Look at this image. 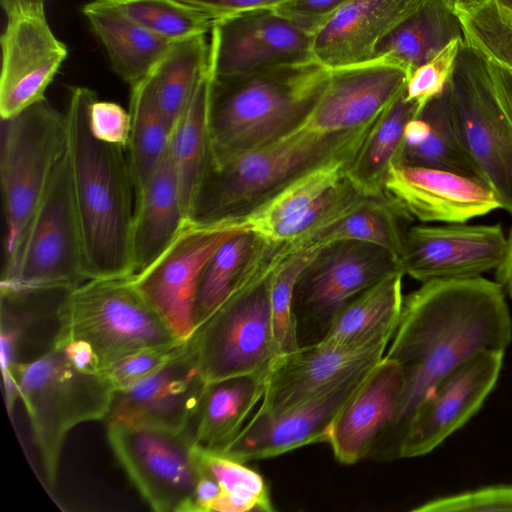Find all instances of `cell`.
<instances>
[{
	"instance_id": "obj_1",
	"label": "cell",
	"mask_w": 512,
	"mask_h": 512,
	"mask_svg": "<svg viewBox=\"0 0 512 512\" xmlns=\"http://www.w3.org/2000/svg\"><path fill=\"white\" fill-rule=\"evenodd\" d=\"M503 286L482 276L431 280L404 297L385 357L404 370L406 385L396 418L381 441L396 445L432 386L448 371L484 351H503L512 319Z\"/></svg>"
},
{
	"instance_id": "obj_2",
	"label": "cell",
	"mask_w": 512,
	"mask_h": 512,
	"mask_svg": "<svg viewBox=\"0 0 512 512\" xmlns=\"http://www.w3.org/2000/svg\"><path fill=\"white\" fill-rule=\"evenodd\" d=\"M86 87L71 89L65 112L67 155L87 279L133 276L131 234L135 189L127 149L97 139Z\"/></svg>"
},
{
	"instance_id": "obj_3",
	"label": "cell",
	"mask_w": 512,
	"mask_h": 512,
	"mask_svg": "<svg viewBox=\"0 0 512 512\" xmlns=\"http://www.w3.org/2000/svg\"><path fill=\"white\" fill-rule=\"evenodd\" d=\"M330 70L315 60L213 78L210 156L220 159L275 142L298 129L321 97Z\"/></svg>"
},
{
	"instance_id": "obj_4",
	"label": "cell",
	"mask_w": 512,
	"mask_h": 512,
	"mask_svg": "<svg viewBox=\"0 0 512 512\" xmlns=\"http://www.w3.org/2000/svg\"><path fill=\"white\" fill-rule=\"evenodd\" d=\"M374 123L338 134L296 129L265 146L209 159L190 221L211 223L244 215L313 168L354 155Z\"/></svg>"
},
{
	"instance_id": "obj_5",
	"label": "cell",
	"mask_w": 512,
	"mask_h": 512,
	"mask_svg": "<svg viewBox=\"0 0 512 512\" xmlns=\"http://www.w3.org/2000/svg\"><path fill=\"white\" fill-rule=\"evenodd\" d=\"M15 379L46 480L53 487L67 435L81 423L106 420L115 390L103 370L57 342L35 360L18 363Z\"/></svg>"
},
{
	"instance_id": "obj_6",
	"label": "cell",
	"mask_w": 512,
	"mask_h": 512,
	"mask_svg": "<svg viewBox=\"0 0 512 512\" xmlns=\"http://www.w3.org/2000/svg\"><path fill=\"white\" fill-rule=\"evenodd\" d=\"M56 317L54 341L87 346L101 370L143 348L182 340L147 302L132 276L88 279L67 290Z\"/></svg>"
},
{
	"instance_id": "obj_7",
	"label": "cell",
	"mask_w": 512,
	"mask_h": 512,
	"mask_svg": "<svg viewBox=\"0 0 512 512\" xmlns=\"http://www.w3.org/2000/svg\"><path fill=\"white\" fill-rule=\"evenodd\" d=\"M86 280L66 150L14 251L5 257L0 287L15 291L70 290Z\"/></svg>"
},
{
	"instance_id": "obj_8",
	"label": "cell",
	"mask_w": 512,
	"mask_h": 512,
	"mask_svg": "<svg viewBox=\"0 0 512 512\" xmlns=\"http://www.w3.org/2000/svg\"><path fill=\"white\" fill-rule=\"evenodd\" d=\"M452 124L477 177L512 215V119L486 58L464 41L445 89Z\"/></svg>"
},
{
	"instance_id": "obj_9",
	"label": "cell",
	"mask_w": 512,
	"mask_h": 512,
	"mask_svg": "<svg viewBox=\"0 0 512 512\" xmlns=\"http://www.w3.org/2000/svg\"><path fill=\"white\" fill-rule=\"evenodd\" d=\"M67 150L65 114L46 98L1 119L0 179L7 233L5 257L19 242Z\"/></svg>"
},
{
	"instance_id": "obj_10",
	"label": "cell",
	"mask_w": 512,
	"mask_h": 512,
	"mask_svg": "<svg viewBox=\"0 0 512 512\" xmlns=\"http://www.w3.org/2000/svg\"><path fill=\"white\" fill-rule=\"evenodd\" d=\"M270 278L236 292L191 335L207 383L271 369L276 354Z\"/></svg>"
},
{
	"instance_id": "obj_11",
	"label": "cell",
	"mask_w": 512,
	"mask_h": 512,
	"mask_svg": "<svg viewBox=\"0 0 512 512\" xmlns=\"http://www.w3.org/2000/svg\"><path fill=\"white\" fill-rule=\"evenodd\" d=\"M397 271L402 272L399 259L376 244L337 241L320 247L294 286L292 306L298 339L308 327H322L324 335L346 304Z\"/></svg>"
},
{
	"instance_id": "obj_12",
	"label": "cell",
	"mask_w": 512,
	"mask_h": 512,
	"mask_svg": "<svg viewBox=\"0 0 512 512\" xmlns=\"http://www.w3.org/2000/svg\"><path fill=\"white\" fill-rule=\"evenodd\" d=\"M110 447L144 500L156 512H190L198 470L187 430L106 423Z\"/></svg>"
},
{
	"instance_id": "obj_13",
	"label": "cell",
	"mask_w": 512,
	"mask_h": 512,
	"mask_svg": "<svg viewBox=\"0 0 512 512\" xmlns=\"http://www.w3.org/2000/svg\"><path fill=\"white\" fill-rule=\"evenodd\" d=\"M221 221H186L165 251L132 280L178 339L195 331L193 307L197 281L214 251L237 233Z\"/></svg>"
},
{
	"instance_id": "obj_14",
	"label": "cell",
	"mask_w": 512,
	"mask_h": 512,
	"mask_svg": "<svg viewBox=\"0 0 512 512\" xmlns=\"http://www.w3.org/2000/svg\"><path fill=\"white\" fill-rule=\"evenodd\" d=\"M503 357V351H484L444 374L410 419L393 456L426 455L462 427L494 388Z\"/></svg>"
},
{
	"instance_id": "obj_15",
	"label": "cell",
	"mask_w": 512,
	"mask_h": 512,
	"mask_svg": "<svg viewBox=\"0 0 512 512\" xmlns=\"http://www.w3.org/2000/svg\"><path fill=\"white\" fill-rule=\"evenodd\" d=\"M210 32V59L216 78L314 60L313 36L273 9L217 19Z\"/></svg>"
},
{
	"instance_id": "obj_16",
	"label": "cell",
	"mask_w": 512,
	"mask_h": 512,
	"mask_svg": "<svg viewBox=\"0 0 512 512\" xmlns=\"http://www.w3.org/2000/svg\"><path fill=\"white\" fill-rule=\"evenodd\" d=\"M506 247L500 224L415 225L404 231L400 268L421 283L473 278L496 270Z\"/></svg>"
},
{
	"instance_id": "obj_17",
	"label": "cell",
	"mask_w": 512,
	"mask_h": 512,
	"mask_svg": "<svg viewBox=\"0 0 512 512\" xmlns=\"http://www.w3.org/2000/svg\"><path fill=\"white\" fill-rule=\"evenodd\" d=\"M391 339L355 345L316 341L278 357L266 376L264 395L256 411L281 413L374 366L385 355Z\"/></svg>"
},
{
	"instance_id": "obj_18",
	"label": "cell",
	"mask_w": 512,
	"mask_h": 512,
	"mask_svg": "<svg viewBox=\"0 0 512 512\" xmlns=\"http://www.w3.org/2000/svg\"><path fill=\"white\" fill-rule=\"evenodd\" d=\"M382 195L402 218L423 223H465L501 208L479 178L419 165L391 164Z\"/></svg>"
},
{
	"instance_id": "obj_19",
	"label": "cell",
	"mask_w": 512,
	"mask_h": 512,
	"mask_svg": "<svg viewBox=\"0 0 512 512\" xmlns=\"http://www.w3.org/2000/svg\"><path fill=\"white\" fill-rule=\"evenodd\" d=\"M207 384L190 337L185 350L160 369L115 391L105 421L183 432L189 428Z\"/></svg>"
},
{
	"instance_id": "obj_20",
	"label": "cell",
	"mask_w": 512,
	"mask_h": 512,
	"mask_svg": "<svg viewBox=\"0 0 512 512\" xmlns=\"http://www.w3.org/2000/svg\"><path fill=\"white\" fill-rule=\"evenodd\" d=\"M372 367L281 413L255 410L237 437L221 453L246 463L327 442L338 412Z\"/></svg>"
},
{
	"instance_id": "obj_21",
	"label": "cell",
	"mask_w": 512,
	"mask_h": 512,
	"mask_svg": "<svg viewBox=\"0 0 512 512\" xmlns=\"http://www.w3.org/2000/svg\"><path fill=\"white\" fill-rule=\"evenodd\" d=\"M408 77L406 70L384 60L332 69L316 106L298 129L338 134L367 127L404 91Z\"/></svg>"
},
{
	"instance_id": "obj_22",
	"label": "cell",
	"mask_w": 512,
	"mask_h": 512,
	"mask_svg": "<svg viewBox=\"0 0 512 512\" xmlns=\"http://www.w3.org/2000/svg\"><path fill=\"white\" fill-rule=\"evenodd\" d=\"M0 116L9 118L45 98L44 93L67 57L45 16L8 18L1 36Z\"/></svg>"
},
{
	"instance_id": "obj_23",
	"label": "cell",
	"mask_w": 512,
	"mask_h": 512,
	"mask_svg": "<svg viewBox=\"0 0 512 512\" xmlns=\"http://www.w3.org/2000/svg\"><path fill=\"white\" fill-rule=\"evenodd\" d=\"M406 385L401 365L385 356L338 412L327 443L340 463L351 465L371 455L390 430Z\"/></svg>"
},
{
	"instance_id": "obj_24",
	"label": "cell",
	"mask_w": 512,
	"mask_h": 512,
	"mask_svg": "<svg viewBox=\"0 0 512 512\" xmlns=\"http://www.w3.org/2000/svg\"><path fill=\"white\" fill-rule=\"evenodd\" d=\"M422 0H350L313 35V59L329 70L371 60L378 43Z\"/></svg>"
},
{
	"instance_id": "obj_25",
	"label": "cell",
	"mask_w": 512,
	"mask_h": 512,
	"mask_svg": "<svg viewBox=\"0 0 512 512\" xmlns=\"http://www.w3.org/2000/svg\"><path fill=\"white\" fill-rule=\"evenodd\" d=\"M276 246L261 236L238 231L224 241L202 268L195 290V329L232 295L261 280L279 266Z\"/></svg>"
},
{
	"instance_id": "obj_26",
	"label": "cell",
	"mask_w": 512,
	"mask_h": 512,
	"mask_svg": "<svg viewBox=\"0 0 512 512\" xmlns=\"http://www.w3.org/2000/svg\"><path fill=\"white\" fill-rule=\"evenodd\" d=\"M186 221L167 154L148 183L135 194L131 234L133 275L144 271L165 251Z\"/></svg>"
},
{
	"instance_id": "obj_27",
	"label": "cell",
	"mask_w": 512,
	"mask_h": 512,
	"mask_svg": "<svg viewBox=\"0 0 512 512\" xmlns=\"http://www.w3.org/2000/svg\"><path fill=\"white\" fill-rule=\"evenodd\" d=\"M354 155L323 163L296 178L244 215L220 221L230 230L253 232L270 243L280 244L290 225L320 196L347 176Z\"/></svg>"
},
{
	"instance_id": "obj_28",
	"label": "cell",
	"mask_w": 512,
	"mask_h": 512,
	"mask_svg": "<svg viewBox=\"0 0 512 512\" xmlns=\"http://www.w3.org/2000/svg\"><path fill=\"white\" fill-rule=\"evenodd\" d=\"M268 373L207 384L188 431L199 448L221 453L237 437L260 403Z\"/></svg>"
},
{
	"instance_id": "obj_29",
	"label": "cell",
	"mask_w": 512,
	"mask_h": 512,
	"mask_svg": "<svg viewBox=\"0 0 512 512\" xmlns=\"http://www.w3.org/2000/svg\"><path fill=\"white\" fill-rule=\"evenodd\" d=\"M82 12L105 47L112 69L130 87L147 77L173 43L132 20L110 0H93Z\"/></svg>"
},
{
	"instance_id": "obj_30",
	"label": "cell",
	"mask_w": 512,
	"mask_h": 512,
	"mask_svg": "<svg viewBox=\"0 0 512 512\" xmlns=\"http://www.w3.org/2000/svg\"><path fill=\"white\" fill-rule=\"evenodd\" d=\"M213 78L210 59L187 106L173 126L170 139L168 156L187 221H190L210 156L209 114Z\"/></svg>"
},
{
	"instance_id": "obj_31",
	"label": "cell",
	"mask_w": 512,
	"mask_h": 512,
	"mask_svg": "<svg viewBox=\"0 0 512 512\" xmlns=\"http://www.w3.org/2000/svg\"><path fill=\"white\" fill-rule=\"evenodd\" d=\"M459 38L463 34L455 13L441 0H422L378 43L371 60L393 63L410 75Z\"/></svg>"
},
{
	"instance_id": "obj_32",
	"label": "cell",
	"mask_w": 512,
	"mask_h": 512,
	"mask_svg": "<svg viewBox=\"0 0 512 512\" xmlns=\"http://www.w3.org/2000/svg\"><path fill=\"white\" fill-rule=\"evenodd\" d=\"M403 277L401 271L389 274L356 296L333 317L319 341L355 345L392 338L404 300Z\"/></svg>"
},
{
	"instance_id": "obj_33",
	"label": "cell",
	"mask_w": 512,
	"mask_h": 512,
	"mask_svg": "<svg viewBox=\"0 0 512 512\" xmlns=\"http://www.w3.org/2000/svg\"><path fill=\"white\" fill-rule=\"evenodd\" d=\"M394 163L441 168L477 177L452 124L445 91L407 123Z\"/></svg>"
},
{
	"instance_id": "obj_34",
	"label": "cell",
	"mask_w": 512,
	"mask_h": 512,
	"mask_svg": "<svg viewBox=\"0 0 512 512\" xmlns=\"http://www.w3.org/2000/svg\"><path fill=\"white\" fill-rule=\"evenodd\" d=\"M210 62L205 34L173 42L145 78L159 109L173 127Z\"/></svg>"
},
{
	"instance_id": "obj_35",
	"label": "cell",
	"mask_w": 512,
	"mask_h": 512,
	"mask_svg": "<svg viewBox=\"0 0 512 512\" xmlns=\"http://www.w3.org/2000/svg\"><path fill=\"white\" fill-rule=\"evenodd\" d=\"M418 114L403 92L375 121L348 166V177L369 195H382L387 172L398 156L407 123Z\"/></svg>"
},
{
	"instance_id": "obj_36",
	"label": "cell",
	"mask_w": 512,
	"mask_h": 512,
	"mask_svg": "<svg viewBox=\"0 0 512 512\" xmlns=\"http://www.w3.org/2000/svg\"><path fill=\"white\" fill-rule=\"evenodd\" d=\"M129 113L127 156L136 194L165 160L173 127L156 104L145 79L131 86Z\"/></svg>"
},
{
	"instance_id": "obj_37",
	"label": "cell",
	"mask_w": 512,
	"mask_h": 512,
	"mask_svg": "<svg viewBox=\"0 0 512 512\" xmlns=\"http://www.w3.org/2000/svg\"><path fill=\"white\" fill-rule=\"evenodd\" d=\"M400 219L402 217L384 196L370 195L342 218L304 241L297 254L332 242L362 241L381 246L400 260L404 237Z\"/></svg>"
},
{
	"instance_id": "obj_38",
	"label": "cell",
	"mask_w": 512,
	"mask_h": 512,
	"mask_svg": "<svg viewBox=\"0 0 512 512\" xmlns=\"http://www.w3.org/2000/svg\"><path fill=\"white\" fill-rule=\"evenodd\" d=\"M195 460L217 481L220 496L215 512H273L269 488L263 477L237 461L219 452L194 445Z\"/></svg>"
},
{
	"instance_id": "obj_39",
	"label": "cell",
	"mask_w": 512,
	"mask_h": 512,
	"mask_svg": "<svg viewBox=\"0 0 512 512\" xmlns=\"http://www.w3.org/2000/svg\"><path fill=\"white\" fill-rule=\"evenodd\" d=\"M132 20L170 41L210 32L216 18L180 0H110Z\"/></svg>"
},
{
	"instance_id": "obj_40",
	"label": "cell",
	"mask_w": 512,
	"mask_h": 512,
	"mask_svg": "<svg viewBox=\"0 0 512 512\" xmlns=\"http://www.w3.org/2000/svg\"><path fill=\"white\" fill-rule=\"evenodd\" d=\"M318 249L307 250L289 258L271 274L270 298L276 359L292 353L300 347L296 320L293 314V291L299 274L311 261Z\"/></svg>"
},
{
	"instance_id": "obj_41",
	"label": "cell",
	"mask_w": 512,
	"mask_h": 512,
	"mask_svg": "<svg viewBox=\"0 0 512 512\" xmlns=\"http://www.w3.org/2000/svg\"><path fill=\"white\" fill-rule=\"evenodd\" d=\"M454 13L463 41L489 62L512 72V21L500 14L496 2L489 0L474 10Z\"/></svg>"
},
{
	"instance_id": "obj_42",
	"label": "cell",
	"mask_w": 512,
	"mask_h": 512,
	"mask_svg": "<svg viewBox=\"0 0 512 512\" xmlns=\"http://www.w3.org/2000/svg\"><path fill=\"white\" fill-rule=\"evenodd\" d=\"M18 301L1 296V366L4 380L6 406L12 411L16 397H19L15 379L17 354L22 339L33 322L31 313L20 310Z\"/></svg>"
},
{
	"instance_id": "obj_43",
	"label": "cell",
	"mask_w": 512,
	"mask_h": 512,
	"mask_svg": "<svg viewBox=\"0 0 512 512\" xmlns=\"http://www.w3.org/2000/svg\"><path fill=\"white\" fill-rule=\"evenodd\" d=\"M462 42L463 38L451 41L434 58L410 73L403 96L417 106L418 113L428 102L445 91Z\"/></svg>"
},
{
	"instance_id": "obj_44",
	"label": "cell",
	"mask_w": 512,
	"mask_h": 512,
	"mask_svg": "<svg viewBox=\"0 0 512 512\" xmlns=\"http://www.w3.org/2000/svg\"><path fill=\"white\" fill-rule=\"evenodd\" d=\"M188 343L189 338L143 348L114 362L103 372L115 391L128 388L178 356Z\"/></svg>"
},
{
	"instance_id": "obj_45",
	"label": "cell",
	"mask_w": 512,
	"mask_h": 512,
	"mask_svg": "<svg viewBox=\"0 0 512 512\" xmlns=\"http://www.w3.org/2000/svg\"><path fill=\"white\" fill-rule=\"evenodd\" d=\"M412 510L415 512H512V485L487 486L438 497Z\"/></svg>"
},
{
	"instance_id": "obj_46",
	"label": "cell",
	"mask_w": 512,
	"mask_h": 512,
	"mask_svg": "<svg viewBox=\"0 0 512 512\" xmlns=\"http://www.w3.org/2000/svg\"><path fill=\"white\" fill-rule=\"evenodd\" d=\"M350 0H288L275 9L304 32L314 35Z\"/></svg>"
},
{
	"instance_id": "obj_47",
	"label": "cell",
	"mask_w": 512,
	"mask_h": 512,
	"mask_svg": "<svg viewBox=\"0 0 512 512\" xmlns=\"http://www.w3.org/2000/svg\"><path fill=\"white\" fill-rule=\"evenodd\" d=\"M90 129L100 141L127 149L131 132L130 113L117 103L97 99L90 109Z\"/></svg>"
},
{
	"instance_id": "obj_48",
	"label": "cell",
	"mask_w": 512,
	"mask_h": 512,
	"mask_svg": "<svg viewBox=\"0 0 512 512\" xmlns=\"http://www.w3.org/2000/svg\"><path fill=\"white\" fill-rule=\"evenodd\" d=\"M197 7L216 19L243 12L275 9L288 0H180Z\"/></svg>"
},
{
	"instance_id": "obj_49",
	"label": "cell",
	"mask_w": 512,
	"mask_h": 512,
	"mask_svg": "<svg viewBox=\"0 0 512 512\" xmlns=\"http://www.w3.org/2000/svg\"><path fill=\"white\" fill-rule=\"evenodd\" d=\"M488 66L496 94L512 119V72L489 61Z\"/></svg>"
},
{
	"instance_id": "obj_50",
	"label": "cell",
	"mask_w": 512,
	"mask_h": 512,
	"mask_svg": "<svg viewBox=\"0 0 512 512\" xmlns=\"http://www.w3.org/2000/svg\"><path fill=\"white\" fill-rule=\"evenodd\" d=\"M1 6L8 18L18 15L44 14V0H0Z\"/></svg>"
},
{
	"instance_id": "obj_51",
	"label": "cell",
	"mask_w": 512,
	"mask_h": 512,
	"mask_svg": "<svg viewBox=\"0 0 512 512\" xmlns=\"http://www.w3.org/2000/svg\"><path fill=\"white\" fill-rule=\"evenodd\" d=\"M496 278L504 290L512 298V229L507 237V247L504 258L496 269Z\"/></svg>"
},
{
	"instance_id": "obj_52",
	"label": "cell",
	"mask_w": 512,
	"mask_h": 512,
	"mask_svg": "<svg viewBox=\"0 0 512 512\" xmlns=\"http://www.w3.org/2000/svg\"><path fill=\"white\" fill-rule=\"evenodd\" d=\"M452 12L458 11H471L474 10L489 0H441Z\"/></svg>"
},
{
	"instance_id": "obj_53",
	"label": "cell",
	"mask_w": 512,
	"mask_h": 512,
	"mask_svg": "<svg viewBox=\"0 0 512 512\" xmlns=\"http://www.w3.org/2000/svg\"><path fill=\"white\" fill-rule=\"evenodd\" d=\"M500 14L507 20L512 21V0H494Z\"/></svg>"
}]
</instances>
